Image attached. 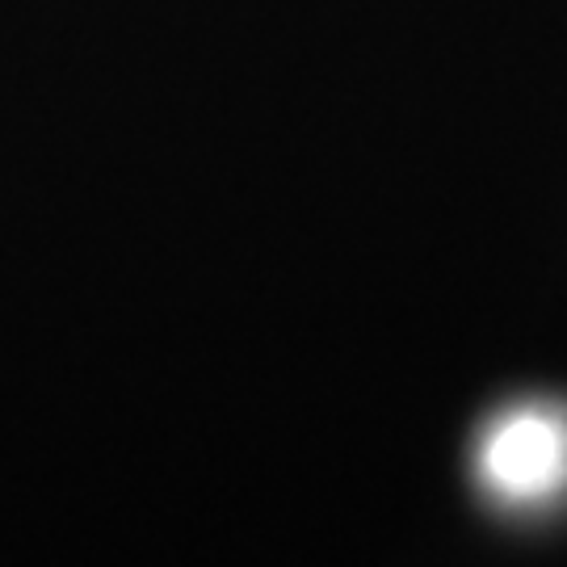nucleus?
<instances>
[{"instance_id": "f257e3e1", "label": "nucleus", "mask_w": 567, "mask_h": 567, "mask_svg": "<svg viewBox=\"0 0 567 567\" xmlns=\"http://www.w3.org/2000/svg\"><path fill=\"white\" fill-rule=\"evenodd\" d=\"M475 480L508 513H538L567 496V412L526 400L496 412L475 442Z\"/></svg>"}]
</instances>
